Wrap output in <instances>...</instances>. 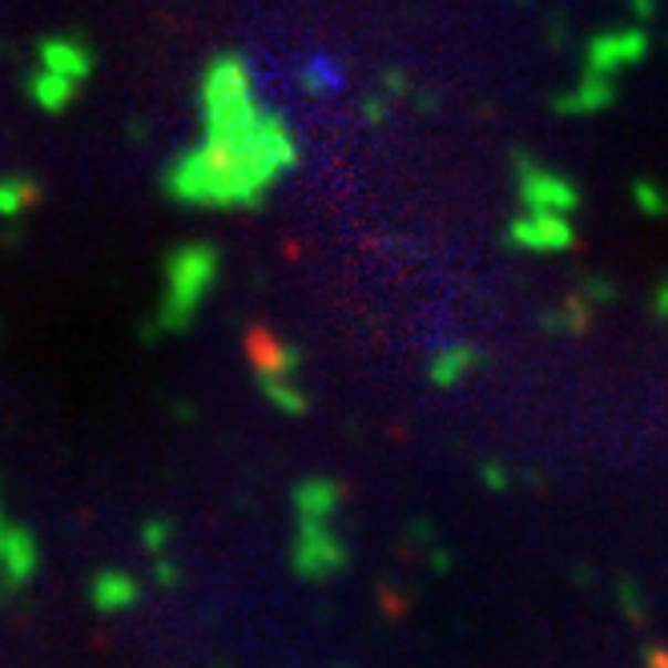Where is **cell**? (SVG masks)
Here are the masks:
<instances>
[{"instance_id": "1", "label": "cell", "mask_w": 668, "mask_h": 668, "mask_svg": "<svg viewBox=\"0 0 668 668\" xmlns=\"http://www.w3.org/2000/svg\"><path fill=\"white\" fill-rule=\"evenodd\" d=\"M198 97L206 134L169 161L166 194L201 210H258L299 166V142L279 113L254 101L242 56H213Z\"/></svg>"}, {"instance_id": "2", "label": "cell", "mask_w": 668, "mask_h": 668, "mask_svg": "<svg viewBox=\"0 0 668 668\" xmlns=\"http://www.w3.org/2000/svg\"><path fill=\"white\" fill-rule=\"evenodd\" d=\"M218 274H222L218 246L210 242L178 246V250L166 258V286H161L154 326H145V338L190 331V323L201 311V302L210 299V290L218 286Z\"/></svg>"}, {"instance_id": "3", "label": "cell", "mask_w": 668, "mask_h": 668, "mask_svg": "<svg viewBox=\"0 0 668 668\" xmlns=\"http://www.w3.org/2000/svg\"><path fill=\"white\" fill-rule=\"evenodd\" d=\"M346 544L334 532V520H299L294 544H290V568L302 580H331L346 568Z\"/></svg>"}, {"instance_id": "4", "label": "cell", "mask_w": 668, "mask_h": 668, "mask_svg": "<svg viewBox=\"0 0 668 668\" xmlns=\"http://www.w3.org/2000/svg\"><path fill=\"white\" fill-rule=\"evenodd\" d=\"M508 242L515 250H535V254H564L576 246V230H572L568 213L528 210L508 222Z\"/></svg>"}, {"instance_id": "5", "label": "cell", "mask_w": 668, "mask_h": 668, "mask_svg": "<svg viewBox=\"0 0 668 668\" xmlns=\"http://www.w3.org/2000/svg\"><path fill=\"white\" fill-rule=\"evenodd\" d=\"M515 174H520V201L528 210H556V213H572L580 206V190L568 178H560L552 169L535 166L528 157L515 161Z\"/></svg>"}, {"instance_id": "6", "label": "cell", "mask_w": 668, "mask_h": 668, "mask_svg": "<svg viewBox=\"0 0 668 668\" xmlns=\"http://www.w3.org/2000/svg\"><path fill=\"white\" fill-rule=\"evenodd\" d=\"M36 568H41L36 535L21 524H4V535H0V588L4 592L24 588L36 576Z\"/></svg>"}, {"instance_id": "7", "label": "cell", "mask_w": 668, "mask_h": 668, "mask_svg": "<svg viewBox=\"0 0 668 668\" xmlns=\"http://www.w3.org/2000/svg\"><path fill=\"white\" fill-rule=\"evenodd\" d=\"M648 56V33L645 29H620V33L592 36L588 45V73L596 77H613L620 69L636 65Z\"/></svg>"}, {"instance_id": "8", "label": "cell", "mask_w": 668, "mask_h": 668, "mask_svg": "<svg viewBox=\"0 0 668 668\" xmlns=\"http://www.w3.org/2000/svg\"><path fill=\"white\" fill-rule=\"evenodd\" d=\"M246 355H250V367H254V375H299L302 367V351L290 343H279L274 334L267 331V326H258V331H250V338H246Z\"/></svg>"}, {"instance_id": "9", "label": "cell", "mask_w": 668, "mask_h": 668, "mask_svg": "<svg viewBox=\"0 0 668 668\" xmlns=\"http://www.w3.org/2000/svg\"><path fill=\"white\" fill-rule=\"evenodd\" d=\"M142 601V580L125 568H101L97 576L90 580V604L97 613L117 616L125 608H134Z\"/></svg>"}, {"instance_id": "10", "label": "cell", "mask_w": 668, "mask_h": 668, "mask_svg": "<svg viewBox=\"0 0 668 668\" xmlns=\"http://www.w3.org/2000/svg\"><path fill=\"white\" fill-rule=\"evenodd\" d=\"M36 56H41L36 65L53 69L61 77L77 81V85L93 73V49L81 36H49V41H41V53Z\"/></svg>"}, {"instance_id": "11", "label": "cell", "mask_w": 668, "mask_h": 668, "mask_svg": "<svg viewBox=\"0 0 668 668\" xmlns=\"http://www.w3.org/2000/svg\"><path fill=\"white\" fill-rule=\"evenodd\" d=\"M290 503H294V520H334V512L343 508V488L326 476L302 479L290 491Z\"/></svg>"}, {"instance_id": "12", "label": "cell", "mask_w": 668, "mask_h": 668, "mask_svg": "<svg viewBox=\"0 0 668 668\" xmlns=\"http://www.w3.org/2000/svg\"><path fill=\"white\" fill-rule=\"evenodd\" d=\"M613 101H616L613 77H596V73H588V77L580 81L576 90L560 93V97H556V109H560V113H568V117H588V113L608 109Z\"/></svg>"}, {"instance_id": "13", "label": "cell", "mask_w": 668, "mask_h": 668, "mask_svg": "<svg viewBox=\"0 0 668 668\" xmlns=\"http://www.w3.org/2000/svg\"><path fill=\"white\" fill-rule=\"evenodd\" d=\"M29 97H33V105H41L45 113H65L73 101H77V81L61 77V73H53V69L36 65L33 73H29Z\"/></svg>"}, {"instance_id": "14", "label": "cell", "mask_w": 668, "mask_h": 668, "mask_svg": "<svg viewBox=\"0 0 668 668\" xmlns=\"http://www.w3.org/2000/svg\"><path fill=\"white\" fill-rule=\"evenodd\" d=\"M479 367V351L471 343H451L443 351H435V358L427 363V375H431L435 387H456Z\"/></svg>"}, {"instance_id": "15", "label": "cell", "mask_w": 668, "mask_h": 668, "mask_svg": "<svg viewBox=\"0 0 668 668\" xmlns=\"http://www.w3.org/2000/svg\"><path fill=\"white\" fill-rule=\"evenodd\" d=\"M41 201V181L29 174H9L0 178V222H17L21 213H29Z\"/></svg>"}, {"instance_id": "16", "label": "cell", "mask_w": 668, "mask_h": 668, "mask_svg": "<svg viewBox=\"0 0 668 668\" xmlns=\"http://www.w3.org/2000/svg\"><path fill=\"white\" fill-rule=\"evenodd\" d=\"M254 383H258V390H262V399L274 403L282 415H306L311 411L306 390L290 379V375H254Z\"/></svg>"}, {"instance_id": "17", "label": "cell", "mask_w": 668, "mask_h": 668, "mask_svg": "<svg viewBox=\"0 0 668 668\" xmlns=\"http://www.w3.org/2000/svg\"><path fill=\"white\" fill-rule=\"evenodd\" d=\"M592 306H596V302H592L588 294L580 290V294H572V299L560 306V311L544 314V326H547V331H556V334H580L584 326L592 323Z\"/></svg>"}, {"instance_id": "18", "label": "cell", "mask_w": 668, "mask_h": 668, "mask_svg": "<svg viewBox=\"0 0 668 668\" xmlns=\"http://www.w3.org/2000/svg\"><path fill=\"white\" fill-rule=\"evenodd\" d=\"M343 65L334 61V56H311L306 65H302V85L311 93H338L343 90Z\"/></svg>"}, {"instance_id": "19", "label": "cell", "mask_w": 668, "mask_h": 668, "mask_svg": "<svg viewBox=\"0 0 668 668\" xmlns=\"http://www.w3.org/2000/svg\"><path fill=\"white\" fill-rule=\"evenodd\" d=\"M142 544L149 556H166L169 544H174V520H166V515H149L142 524Z\"/></svg>"}, {"instance_id": "20", "label": "cell", "mask_w": 668, "mask_h": 668, "mask_svg": "<svg viewBox=\"0 0 668 668\" xmlns=\"http://www.w3.org/2000/svg\"><path fill=\"white\" fill-rule=\"evenodd\" d=\"M636 206L648 213V218H665L668 213V198L660 186H653V181H636V190H633Z\"/></svg>"}, {"instance_id": "21", "label": "cell", "mask_w": 668, "mask_h": 668, "mask_svg": "<svg viewBox=\"0 0 668 668\" xmlns=\"http://www.w3.org/2000/svg\"><path fill=\"white\" fill-rule=\"evenodd\" d=\"M154 580L161 584V588H178V584H181V568L174 564V560L154 556Z\"/></svg>"}, {"instance_id": "22", "label": "cell", "mask_w": 668, "mask_h": 668, "mask_svg": "<svg viewBox=\"0 0 668 668\" xmlns=\"http://www.w3.org/2000/svg\"><path fill=\"white\" fill-rule=\"evenodd\" d=\"M653 314H657L660 323H668V282L657 286V294H653Z\"/></svg>"}, {"instance_id": "23", "label": "cell", "mask_w": 668, "mask_h": 668, "mask_svg": "<svg viewBox=\"0 0 668 668\" xmlns=\"http://www.w3.org/2000/svg\"><path fill=\"white\" fill-rule=\"evenodd\" d=\"M483 483H488V488H495V491H503L508 488V476H503V468H483Z\"/></svg>"}, {"instance_id": "24", "label": "cell", "mask_w": 668, "mask_h": 668, "mask_svg": "<svg viewBox=\"0 0 668 668\" xmlns=\"http://www.w3.org/2000/svg\"><path fill=\"white\" fill-rule=\"evenodd\" d=\"M633 4L640 17H653V12H657V0H633Z\"/></svg>"}, {"instance_id": "25", "label": "cell", "mask_w": 668, "mask_h": 668, "mask_svg": "<svg viewBox=\"0 0 668 668\" xmlns=\"http://www.w3.org/2000/svg\"><path fill=\"white\" fill-rule=\"evenodd\" d=\"M0 535H4V512H0Z\"/></svg>"}]
</instances>
